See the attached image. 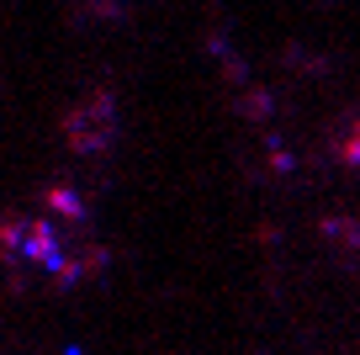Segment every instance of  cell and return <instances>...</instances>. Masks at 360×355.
Segmentation results:
<instances>
[{
  "label": "cell",
  "instance_id": "cell-1",
  "mask_svg": "<svg viewBox=\"0 0 360 355\" xmlns=\"http://www.w3.org/2000/svg\"><path fill=\"white\" fill-rule=\"evenodd\" d=\"M0 244L11 260L37 266V276H48L53 287H75L101 270V249L90 239V218L79 207V197L69 191H48L37 212H16L0 223Z\"/></svg>",
  "mask_w": 360,
  "mask_h": 355
}]
</instances>
